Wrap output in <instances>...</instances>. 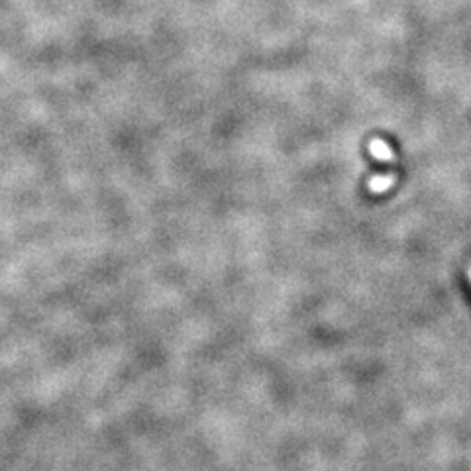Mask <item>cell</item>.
Masks as SVG:
<instances>
[{"label":"cell","instance_id":"cell-1","mask_svg":"<svg viewBox=\"0 0 471 471\" xmlns=\"http://www.w3.org/2000/svg\"><path fill=\"white\" fill-rule=\"evenodd\" d=\"M369 149H371V153L375 156V159H381V161H392V159H395L392 149L389 148L383 140H373L369 143Z\"/></svg>","mask_w":471,"mask_h":471},{"label":"cell","instance_id":"cell-2","mask_svg":"<svg viewBox=\"0 0 471 471\" xmlns=\"http://www.w3.org/2000/svg\"><path fill=\"white\" fill-rule=\"evenodd\" d=\"M392 183H395V175H379V177H373L369 181V188H371V193H385Z\"/></svg>","mask_w":471,"mask_h":471},{"label":"cell","instance_id":"cell-3","mask_svg":"<svg viewBox=\"0 0 471 471\" xmlns=\"http://www.w3.org/2000/svg\"><path fill=\"white\" fill-rule=\"evenodd\" d=\"M470 277H471V271H470Z\"/></svg>","mask_w":471,"mask_h":471}]
</instances>
